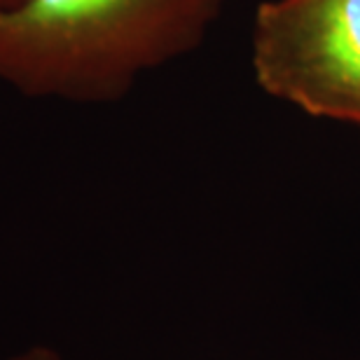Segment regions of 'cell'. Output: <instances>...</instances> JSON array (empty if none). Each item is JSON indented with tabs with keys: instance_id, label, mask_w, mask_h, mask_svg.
Here are the masks:
<instances>
[{
	"instance_id": "cell-1",
	"label": "cell",
	"mask_w": 360,
	"mask_h": 360,
	"mask_svg": "<svg viewBox=\"0 0 360 360\" xmlns=\"http://www.w3.org/2000/svg\"><path fill=\"white\" fill-rule=\"evenodd\" d=\"M227 0H21L0 7V82L35 98L115 101L201 45Z\"/></svg>"
},
{
	"instance_id": "cell-4",
	"label": "cell",
	"mask_w": 360,
	"mask_h": 360,
	"mask_svg": "<svg viewBox=\"0 0 360 360\" xmlns=\"http://www.w3.org/2000/svg\"><path fill=\"white\" fill-rule=\"evenodd\" d=\"M17 3H21V0H0V7H12Z\"/></svg>"
},
{
	"instance_id": "cell-3",
	"label": "cell",
	"mask_w": 360,
	"mask_h": 360,
	"mask_svg": "<svg viewBox=\"0 0 360 360\" xmlns=\"http://www.w3.org/2000/svg\"><path fill=\"white\" fill-rule=\"evenodd\" d=\"M10 360H61V358L56 356L54 351H49L45 347H33V349L24 351V354L10 358Z\"/></svg>"
},
{
	"instance_id": "cell-2",
	"label": "cell",
	"mask_w": 360,
	"mask_h": 360,
	"mask_svg": "<svg viewBox=\"0 0 360 360\" xmlns=\"http://www.w3.org/2000/svg\"><path fill=\"white\" fill-rule=\"evenodd\" d=\"M250 49L269 96L360 127V0H264Z\"/></svg>"
}]
</instances>
